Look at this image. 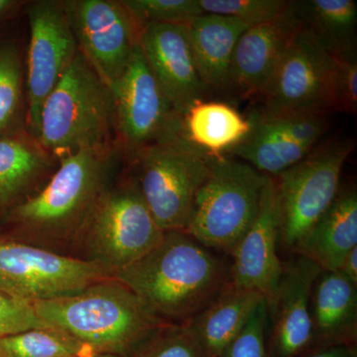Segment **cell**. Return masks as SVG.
Wrapping results in <instances>:
<instances>
[{
    "mask_svg": "<svg viewBox=\"0 0 357 357\" xmlns=\"http://www.w3.org/2000/svg\"><path fill=\"white\" fill-rule=\"evenodd\" d=\"M160 321L185 324L230 284V262L184 231H166L158 245L115 272Z\"/></svg>",
    "mask_w": 357,
    "mask_h": 357,
    "instance_id": "obj_1",
    "label": "cell"
},
{
    "mask_svg": "<svg viewBox=\"0 0 357 357\" xmlns=\"http://www.w3.org/2000/svg\"><path fill=\"white\" fill-rule=\"evenodd\" d=\"M122 162L126 163L119 145L82 150L61 158L46 185L6 215L15 238L58 252L73 246Z\"/></svg>",
    "mask_w": 357,
    "mask_h": 357,
    "instance_id": "obj_2",
    "label": "cell"
},
{
    "mask_svg": "<svg viewBox=\"0 0 357 357\" xmlns=\"http://www.w3.org/2000/svg\"><path fill=\"white\" fill-rule=\"evenodd\" d=\"M32 305L47 326L76 338L96 354L133 357L166 324L114 277Z\"/></svg>",
    "mask_w": 357,
    "mask_h": 357,
    "instance_id": "obj_3",
    "label": "cell"
},
{
    "mask_svg": "<svg viewBox=\"0 0 357 357\" xmlns=\"http://www.w3.org/2000/svg\"><path fill=\"white\" fill-rule=\"evenodd\" d=\"M36 139L58 160L119 145L112 89L79 51L45 98Z\"/></svg>",
    "mask_w": 357,
    "mask_h": 357,
    "instance_id": "obj_4",
    "label": "cell"
},
{
    "mask_svg": "<svg viewBox=\"0 0 357 357\" xmlns=\"http://www.w3.org/2000/svg\"><path fill=\"white\" fill-rule=\"evenodd\" d=\"M164 236L128 170L100 195L72 248L76 257L114 275L147 255Z\"/></svg>",
    "mask_w": 357,
    "mask_h": 357,
    "instance_id": "obj_5",
    "label": "cell"
},
{
    "mask_svg": "<svg viewBox=\"0 0 357 357\" xmlns=\"http://www.w3.org/2000/svg\"><path fill=\"white\" fill-rule=\"evenodd\" d=\"M268 177L241 160L211 159L184 232L204 248L231 255L257 217Z\"/></svg>",
    "mask_w": 357,
    "mask_h": 357,
    "instance_id": "obj_6",
    "label": "cell"
},
{
    "mask_svg": "<svg viewBox=\"0 0 357 357\" xmlns=\"http://www.w3.org/2000/svg\"><path fill=\"white\" fill-rule=\"evenodd\" d=\"M352 139H331L274 177L279 211V249L295 255L314 225L330 208L340 189ZM272 178V177H271Z\"/></svg>",
    "mask_w": 357,
    "mask_h": 357,
    "instance_id": "obj_7",
    "label": "cell"
},
{
    "mask_svg": "<svg viewBox=\"0 0 357 357\" xmlns=\"http://www.w3.org/2000/svg\"><path fill=\"white\" fill-rule=\"evenodd\" d=\"M211 159L174 137L145 147L126 163L160 229L184 231Z\"/></svg>",
    "mask_w": 357,
    "mask_h": 357,
    "instance_id": "obj_8",
    "label": "cell"
},
{
    "mask_svg": "<svg viewBox=\"0 0 357 357\" xmlns=\"http://www.w3.org/2000/svg\"><path fill=\"white\" fill-rule=\"evenodd\" d=\"M112 277L76 256L0 237V291L16 299L30 304L55 299Z\"/></svg>",
    "mask_w": 357,
    "mask_h": 357,
    "instance_id": "obj_9",
    "label": "cell"
},
{
    "mask_svg": "<svg viewBox=\"0 0 357 357\" xmlns=\"http://www.w3.org/2000/svg\"><path fill=\"white\" fill-rule=\"evenodd\" d=\"M116 142L126 164L149 145L172 137L178 114L155 79L138 43L112 89Z\"/></svg>",
    "mask_w": 357,
    "mask_h": 357,
    "instance_id": "obj_10",
    "label": "cell"
},
{
    "mask_svg": "<svg viewBox=\"0 0 357 357\" xmlns=\"http://www.w3.org/2000/svg\"><path fill=\"white\" fill-rule=\"evenodd\" d=\"M335 59L301 26L260 100L267 116L330 114Z\"/></svg>",
    "mask_w": 357,
    "mask_h": 357,
    "instance_id": "obj_11",
    "label": "cell"
},
{
    "mask_svg": "<svg viewBox=\"0 0 357 357\" xmlns=\"http://www.w3.org/2000/svg\"><path fill=\"white\" fill-rule=\"evenodd\" d=\"M26 14L29 24L24 62L27 129L36 138L45 98L76 57L79 47L64 1L29 2Z\"/></svg>",
    "mask_w": 357,
    "mask_h": 357,
    "instance_id": "obj_12",
    "label": "cell"
},
{
    "mask_svg": "<svg viewBox=\"0 0 357 357\" xmlns=\"http://www.w3.org/2000/svg\"><path fill=\"white\" fill-rule=\"evenodd\" d=\"M64 2L79 51L112 89L126 72L138 45L139 25L121 0Z\"/></svg>",
    "mask_w": 357,
    "mask_h": 357,
    "instance_id": "obj_13",
    "label": "cell"
},
{
    "mask_svg": "<svg viewBox=\"0 0 357 357\" xmlns=\"http://www.w3.org/2000/svg\"><path fill=\"white\" fill-rule=\"evenodd\" d=\"M248 117L250 132L227 156L236 157L272 178L311 153L328 126L326 114L267 116L257 110Z\"/></svg>",
    "mask_w": 357,
    "mask_h": 357,
    "instance_id": "obj_14",
    "label": "cell"
},
{
    "mask_svg": "<svg viewBox=\"0 0 357 357\" xmlns=\"http://www.w3.org/2000/svg\"><path fill=\"white\" fill-rule=\"evenodd\" d=\"M321 269L300 255L283 260L268 307V357H299L312 349V287Z\"/></svg>",
    "mask_w": 357,
    "mask_h": 357,
    "instance_id": "obj_15",
    "label": "cell"
},
{
    "mask_svg": "<svg viewBox=\"0 0 357 357\" xmlns=\"http://www.w3.org/2000/svg\"><path fill=\"white\" fill-rule=\"evenodd\" d=\"M279 211L273 178L268 177L255 222L231 253L230 283L273 300L283 260L279 256Z\"/></svg>",
    "mask_w": 357,
    "mask_h": 357,
    "instance_id": "obj_16",
    "label": "cell"
},
{
    "mask_svg": "<svg viewBox=\"0 0 357 357\" xmlns=\"http://www.w3.org/2000/svg\"><path fill=\"white\" fill-rule=\"evenodd\" d=\"M138 43L148 67L178 114L206 100L208 91L195 65L185 25L141 26Z\"/></svg>",
    "mask_w": 357,
    "mask_h": 357,
    "instance_id": "obj_17",
    "label": "cell"
},
{
    "mask_svg": "<svg viewBox=\"0 0 357 357\" xmlns=\"http://www.w3.org/2000/svg\"><path fill=\"white\" fill-rule=\"evenodd\" d=\"M301 28L292 10L277 20L249 26L237 41L229 91L243 98H261L282 57Z\"/></svg>",
    "mask_w": 357,
    "mask_h": 357,
    "instance_id": "obj_18",
    "label": "cell"
},
{
    "mask_svg": "<svg viewBox=\"0 0 357 357\" xmlns=\"http://www.w3.org/2000/svg\"><path fill=\"white\" fill-rule=\"evenodd\" d=\"M59 162L28 130L0 137V215L39 192Z\"/></svg>",
    "mask_w": 357,
    "mask_h": 357,
    "instance_id": "obj_19",
    "label": "cell"
},
{
    "mask_svg": "<svg viewBox=\"0 0 357 357\" xmlns=\"http://www.w3.org/2000/svg\"><path fill=\"white\" fill-rule=\"evenodd\" d=\"M312 349L356 345L357 285L338 271L321 270L311 300Z\"/></svg>",
    "mask_w": 357,
    "mask_h": 357,
    "instance_id": "obj_20",
    "label": "cell"
},
{
    "mask_svg": "<svg viewBox=\"0 0 357 357\" xmlns=\"http://www.w3.org/2000/svg\"><path fill=\"white\" fill-rule=\"evenodd\" d=\"M248 27L236 18L211 13H203L185 25L195 65L208 91H229L234 50Z\"/></svg>",
    "mask_w": 357,
    "mask_h": 357,
    "instance_id": "obj_21",
    "label": "cell"
},
{
    "mask_svg": "<svg viewBox=\"0 0 357 357\" xmlns=\"http://www.w3.org/2000/svg\"><path fill=\"white\" fill-rule=\"evenodd\" d=\"M178 115L174 137L182 138L210 158L227 156L250 132L249 117L227 102L199 100Z\"/></svg>",
    "mask_w": 357,
    "mask_h": 357,
    "instance_id": "obj_22",
    "label": "cell"
},
{
    "mask_svg": "<svg viewBox=\"0 0 357 357\" xmlns=\"http://www.w3.org/2000/svg\"><path fill=\"white\" fill-rule=\"evenodd\" d=\"M357 248V192L340 185L337 198L321 215L295 255L305 256L323 271H337L345 255Z\"/></svg>",
    "mask_w": 357,
    "mask_h": 357,
    "instance_id": "obj_23",
    "label": "cell"
},
{
    "mask_svg": "<svg viewBox=\"0 0 357 357\" xmlns=\"http://www.w3.org/2000/svg\"><path fill=\"white\" fill-rule=\"evenodd\" d=\"M255 291L231 283L203 311L188 321L198 337L206 357H222L264 301Z\"/></svg>",
    "mask_w": 357,
    "mask_h": 357,
    "instance_id": "obj_24",
    "label": "cell"
},
{
    "mask_svg": "<svg viewBox=\"0 0 357 357\" xmlns=\"http://www.w3.org/2000/svg\"><path fill=\"white\" fill-rule=\"evenodd\" d=\"M301 26L335 59L357 57V4L354 0L292 1Z\"/></svg>",
    "mask_w": 357,
    "mask_h": 357,
    "instance_id": "obj_25",
    "label": "cell"
},
{
    "mask_svg": "<svg viewBox=\"0 0 357 357\" xmlns=\"http://www.w3.org/2000/svg\"><path fill=\"white\" fill-rule=\"evenodd\" d=\"M28 130L24 54L20 42L0 41V137Z\"/></svg>",
    "mask_w": 357,
    "mask_h": 357,
    "instance_id": "obj_26",
    "label": "cell"
},
{
    "mask_svg": "<svg viewBox=\"0 0 357 357\" xmlns=\"http://www.w3.org/2000/svg\"><path fill=\"white\" fill-rule=\"evenodd\" d=\"M3 357H91L95 352L55 328H32L0 338Z\"/></svg>",
    "mask_w": 357,
    "mask_h": 357,
    "instance_id": "obj_27",
    "label": "cell"
},
{
    "mask_svg": "<svg viewBox=\"0 0 357 357\" xmlns=\"http://www.w3.org/2000/svg\"><path fill=\"white\" fill-rule=\"evenodd\" d=\"M141 26L149 23L187 25L203 14L199 0H121Z\"/></svg>",
    "mask_w": 357,
    "mask_h": 357,
    "instance_id": "obj_28",
    "label": "cell"
},
{
    "mask_svg": "<svg viewBox=\"0 0 357 357\" xmlns=\"http://www.w3.org/2000/svg\"><path fill=\"white\" fill-rule=\"evenodd\" d=\"M133 357H206L191 326L164 324Z\"/></svg>",
    "mask_w": 357,
    "mask_h": 357,
    "instance_id": "obj_29",
    "label": "cell"
},
{
    "mask_svg": "<svg viewBox=\"0 0 357 357\" xmlns=\"http://www.w3.org/2000/svg\"><path fill=\"white\" fill-rule=\"evenodd\" d=\"M204 13L236 18L249 26L281 17L290 8L287 0H199Z\"/></svg>",
    "mask_w": 357,
    "mask_h": 357,
    "instance_id": "obj_30",
    "label": "cell"
},
{
    "mask_svg": "<svg viewBox=\"0 0 357 357\" xmlns=\"http://www.w3.org/2000/svg\"><path fill=\"white\" fill-rule=\"evenodd\" d=\"M268 307L263 301L222 357H268Z\"/></svg>",
    "mask_w": 357,
    "mask_h": 357,
    "instance_id": "obj_31",
    "label": "cell"
},
{
    "mask_svg": "<svg viewBox=\"0 0 357 357\" xmlns=\"http://www.w3.org/2000/svg\"><path fill=\"white\" fill-rule=\"evenodd\" d=\"M41 328L51 326L39 318L32 304L0 291V338Z\"/></svg>",
    "mask_w": 357,
    "mask_h": 357,
    "instance_id": "obj_32",
    "label": "cell"
},
{
    "mask_svg": "<svg viewBox=\"0 0 357 357\" xmlns=\"http://www.w3.org/2000/svg\"><path fill=\"white\" fill-rule=\"evenodd\" d=\"M335 59L333 105L335 112L356 114L357 109V57Z\"/></svg>",
    "mask_w": 357,
    "mask_h": 357,
    "instance_id": "obj_33",
    "label": "cell"
},
{
    "mask_svg": "<svg viewBox=\"0 0 357 357\" xmlns=\"http://www.w3.org/2000/svg\"><path fill=\"white\" fill-rule=\"evenodd\" d=\"M302 357H357L356 345H333L305 352Z\"/></svg>",
    "mask_w": 357,
    "mask_h": 357,
    "instance_id": "obj_34",
    "label": "cell"
},
{
    "mask_svg": "<svg viewBox=\"0 0 357 357\" xmlns=\"http://www.w3.org/2000/svg\"><path fill=\"white\" fill-rule=\"evenodd\" d=\"M337 271L357 285V248L345 255Z\"/></svg>",
    "mask_w": 357,
    "mask_h": 357,
    "instance_id": "obj_35",
    "label": "cell"
},
{
    "mask_svg": "<svg viewBox=\"0 0 357 357\" xmlns=\"http://www.w3.org/2000/svg\"><path fill=\"white\" fill-rule=\"evenodd\" d=\"M24 3L16 0H0V23L8 18L21 6Z\"/></svg>",
    "mask_w": 357,
    "mask_h": 357,
    "instance_id": "obj_36",
    "label": "cell"
},
{
    "mask_svg": "<svg viewBox=\"0 0 357 357\" xmlns=\"http://www.w3.org/2000/svg\"><path fill=\"white\" fill-rule=\"evenodd\" d=\"M91 357H122L119 356H114V354H96V356Z\"/></svg>",
    "mask_w": 357,
    "mask_h": 357,
    "instance_id": "obj_37",
    "label": "cell"
},
{
    "mask_svg": "<svg viewBox=\"0 0 357 357\" xmlns=\"http://www.w3.org/2000/svg\"><path fill=\"white\" fill-rule=\"evenodd\" d=\"M0 357H3V354H2L1 349H0Z\"/></svg>",
    "mask_w": 357,
    "mask_h": 357,
    "instance_id": "obj_38",
    "label": "cell"
}]
</instances>
